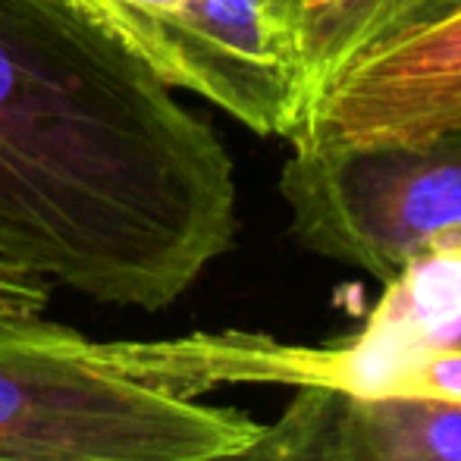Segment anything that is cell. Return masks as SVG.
<instances>
[{
    "label": "cell",
    "mask_w": 461,
    "mask_h": 461,
    "mask_svg": "<svg viewBox=\"0 0 461 461\" xmlns=\"http://www.w3.org/2000/svg\"><path fill=\"white\" fill-rule=\"evenodd\" d=\"M223 141L73 0H0V258L164 311L236 242Z\"/></svg>",
    "instance_id": "cell-1"
},
{
    "label": "cell",
    "mask_w": 461,
    "mask_h": 461,
    "mask_svg": "<svg viewBox=\"0 0 461 461\" xmlns=\"http://www.w3.org/2000/svg\"><path fill=\"white\" fill-rule=\"evenodd\" d=\"M308 346L251 330L92 339L48 317L0 330V461H213L264 433L204 402L223 386H304Z\"/></svg>",
    "instance_id": "cell-2"
},
{
    "label": "cell",
    "mask_w": 461,
    "mask_h": 461,
    "mask_svg": "<svg viewBox=\"0 0 461 461\" xmlns=\"http://www.w3.org/2000/svg\"><path fill=\"white\" fill-rule=\"evenodd\" d=\"M279 194L304 251L386 285L424 245L461 230V129L420 141L295 145Z\"/></svg>",
    "instance_id": "cell-3"
},
{
    "label": "cell",
    "mask_w": 461,
    "mask_h": 461,
    "mask_svg": "<svg viewBox=\"0 0 461 461\" xmlns=\"http://www.w3.org/2000/svg\"><path fill=\"white\" fill-rule=\"evenodd\" d=\"M170 88L258 135L289 139L304 116L295 50L267 0H73Z\"/></svg>",
    "instance_id": "cell-4"
},
{
    "label": "cell",
    "mask_w": 461,
    "mask_h": 461,
    "mask_svg": "<svg viewBox=\"0 0 461 461\" xmlns=\"http://www.w3.org/2000/svg\"><path fill=\"white\" fill-rule=\"evenodd\" d=\"M452 129H461V0H433L361 50L285 141H420Z\"/></svg>",
    "instance_id": "cell-5"
},
{
    "label": "cell",
    "mask_w": 461,
    "mask_h": 461,
    "mask_svg": "<svg viewBox=\"0 0 461 461\" xmlns=\"http://www.w3.org/2000/svg\"><path fill=\"white\" fill-rule=\"evenodd\" d=\"M323 461H461V399L418 389L339 393Z\"/></svg>",
    "instance_id": "cell-6"
},
{
    "label": "cell",
    "mask_w": 461,
    "mask_h": 461,
    "mask_svg": "<svg viewBox=\"0 0 461 461\" xmlns=\"http://www.w3.org/2000/svg\"><path fill=\"white\" fill-rule=\"evenodd\" d=\"M427 4L433 0H298L292 44L304 88V113L361 50Z\"/></svg>",
    "instance_id": "cell-7"
},
{
    "label": "cell",
    "mask_w": 461,
    "mask_h": 461,
    "mask_svg": "<svg viewBox=\"0 0 461 461\" xmlns=\"http://www.w3.org/2000/svg\"><path fill=\"white\" fill-rule=\"evenodd\" d=\"M336 389L298 386L289 405L245 449L213 461H323L330 427L336 414Z\"/></svg>",
    "instance_id": "cell-8"
},
{
    "label": "cell",
    "mask_w": 461,
    "mask_h": 461,
    "mask_svg": "<svg viewBox=\"0 0 461 461\" xmlns=\"http://www.w3.org/2000/svg\"><path fill=\"white\" fill-rule=\"evenodd\" d=\"M456 352H461V308L437 317V321H430L427 327H420L418 333L408 336V339L389 355V361L383 365L370 393H380L389 380H395L402 370L418 365V361L433 358V355H456Z\"/></svg>",
    "instance_id": "cell-9"
},
{
    "label": "cell",
    "mask_w": 461,
    "mask_h": 461,
    "mask_svg": "<svg viewBox=\"0 0 461 461\" xmlns=\"http://www.w3.org/2000/svg\"><path fill=\"white\" fill-rule=\"evenodd\" d=\"M54 285L32 270L0 258V330L48 317Z\"/></svg>",
    "instance_id": "cell-10"
},
{
    "label": "cell",
    "mask_w": 461,
    "mask_h": 461,
    "mask_svg": "<svg viewBox=\"0 0 461 461\" xmlns=\"http://www.w3.org/2000/svg\"><path fill=\"white\" fill-rule=\"evenodd\" d=\"M383 389H418V393H437L449 395V399H461V352L433 355V358L418 361V365L402 370L395 380H389Z\"/></svg>",
    "instance_id": "cell-11"
}]
</instances>
